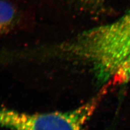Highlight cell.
Listing matches in <instances>:
<instances>
[{
  "instance_id": "cell-1",
  "label": "cell",
  "mask_w": 130,
  "mask_h": 130,
  "mask_svg": "<svg viewBox=\"0 0 130 130\" xmlns=\"http://www.w3.org/2000/svg\"><path fill=\"white\" fill-rule=\"evenodd\" d=\"M58 50L86 66L104 87L126 84L130 80V9L115 21L65 41Z\"/></svg>"
},
{
  "instance_id": "cell-2",
  "label": "cell",
  "mask_w": 130,
  "mask_h": 130,
  "mask_svg": "<svg viewBox=\"0 0 130 130\" xmlns=\"http://www.w3.org/2000/svg\"><path fill=\"white\" fill-rule=\"evenodd\" d=\"M107 89L68 112L28 113L0 106V126L11 130H84Z\"/></svg>"
},
{
  "instance_id": "cell-4",
  "label": "cell",
  "mask_w": 130,
  "mask_h": 130,
  "mask_svg": "<svg viewBox=\"0 0 130 130\" xmlns=\"http://www.w3.org/2000/svg\"><path fill=\"white\" fill-rule=\"evenodd\" d=\"M83 1H84L85 2H87V3H96L97 2H99L100 0H82Z\"/></svg>"
},
{
  "instance_id": "cell-3",
  "label": "cell",
  "mask_w": 130,
  "mask_h": 130,
  "mask_svg": "<svg viewBox=\"0 0 130 130\" xmlns=\"http://www.w3.org/2000/svg\"><path fill=\"white\" fill-rule=\"evenodd\" d=\"M17 15L14 7L4 0H0V35L12 28L16 22Z\"/></svg>"
}]
</instances>
